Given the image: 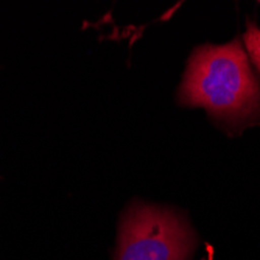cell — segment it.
<instances>
[{
	"mask_svg": "<svg viewBox=\"0 0 260 260\" xmlns=\"http://www.w3.org/2000/svg\"><path fill=\"white\" fill-rule=\"evenodd\" d=\"M178 99L229 123L251 119L260 111V83L243 44L234 39L198 47L188 59Z\"/></svg>",
	"mask_w": 260,
	"mask_h": 260,
	"instance_id": "1",
	"label": "cell"
},
{
	"mask_svg": "<svg viewBox=\"0 0 260 260\" xmlns=\"http://www.w3.org/2000/svg\"><path fill=\"white\" fill-rule=\"evenodd\" d=\"M193 234L175 212L156 206H133L122 218L114 260H187Z\"/></svg>",
	"mask_w": 260,
	"mask_h": 260,
	"instance_id": "2",
	"label": "cell"
},
{
	"mask_svg": "<svg viewBox=\"0 0 260 260\" xmlns=\"http://www.w3.org/2000/svg\"><path fill=\"white\" fill-rule=\"evenodd\" d=\"M243 42L249 55V61L260 75V27L255 25V22L248 20V28L243 36Z\"/></svg>",
	"mask_w": 260,
	"mask_h": 260,
	"instance_id": "3",
	"label": "cell"
}]
</instances>
